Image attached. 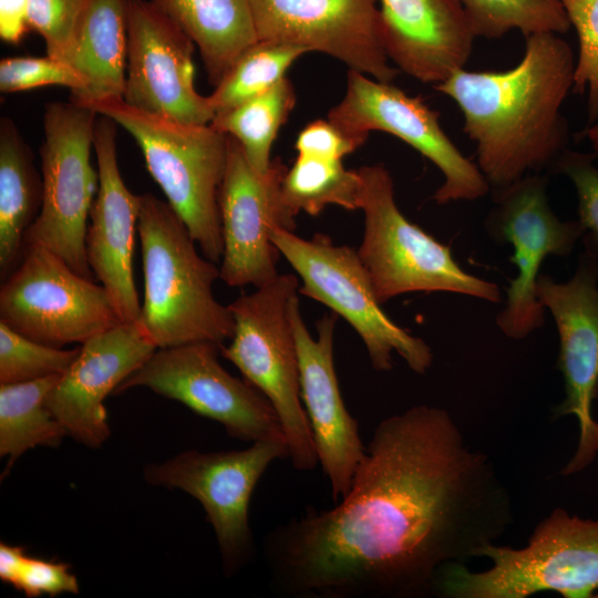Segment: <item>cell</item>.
Segmentation results:
<instances>
[{
    "instance_id": "6da1fadb",
    "label": "cell",
    "mask_w": 598,
    "mask_h": 598,
    "mask_svg": "<svg viewBox=\"0 0 598 598\" xmlns=\"http://www.w3.org/2000/svg\"><path fill=\"white\" fill-rule=\"evenodd\" d=\"M507 487L451 414L414 405L374 429L347 495L274 527L271 587L292 598L433 594L446 564L478 558L513 524Z\"/></svg>"
},
{
    "instance_id": "7a4b0ae2",
    "label": "cell",
    "mask_w": 598,
    "mask_h": 598,
    "mask_svg": "<svg viewBox=\"0 0 598 598\" xmlns=\"http://www.w3.org/2000/svg\"><path fill=\"white\" fill-rule=\"evenodd\" d=\"M525 53L502 72L461 69L434 89L462 111L463 131L476 145L477 166L491 189L529 173L550 172L567 150L561 113L573 92L576 59L556 33L525 37Z\"/></svg>"
},
{
    "instance_id": "3957f363",
    "label": "cell",
    "mask_w": 598,
    "mask_h": 598,
    "mask_svg": "<svg viewBox=\"0 0 598 598\" xmlns=\"http://www.w3.org/2000/svg\"><path fill=\"white\" fill-rule=\"evenodd\" d=\"M137 234L144 277L138 322L157 349L230 340L233 313L213 292L220 269L198 252L172 206L152 194L141 195Z\"/></svg>"
},
{
    "instance_id": "277c9868",
    "label": "cell",
    "mask_w": 598,
    "mask_h": 598,
    "mask_svg": "<svg viewBox=\"0 0 598 598\" xmlns=\"http://www.w3.org/2000/svg\"><path fill=\"white\" fill-rule=\"evenodd\" d=\"M486 570L450 563L437 571L433 594L446 598H526L555 591L588 598L598 590V520L555 508L535 527L526 546L491 544L480 553Z\"/></svg>"
},
{
    "instance_id": "5b68a950",
    "label": "cell",
    "mask_w": 598,
    "mask_h": 598,
    "mask_svg": "<svg viewBox=\"0 0 598 598\" xmlns=\"http://www.w3.org/2000/svg\"><path fill=\"white\" fill-rule=\"evenodd\" d=\"M84 106L112 118L133 136L151 176L203 255L219 262L224 245L218 193L227 165V135L210 124H183L142 112L123 99Z\"/></svg>"
},
{
    "instance_id": "8992f818",
    "label": "cell",
    "mask_w": 598,
    "mask_h": 598,
    "mask_svg": "<svg viewBox=\"0 0 598 598\" xmlns=\"http://www.w3.org/2000/svg\"><path fill=\"white\" fill-rule=\"evenodd\" d=\"M293 274L244 293L228 305L234 332L220 354L274 406L296 471L309 472L319 464L311 429L301 400L299 359L290 318V305L299 293Z\"/></svg>"
},
{
    "instance_id": "52a82bcc",
    "label": "cell",
    "mask_w": 598,
    "mask_h": 598,
    "mask_svg": "<svg viewBox=\"0 0 598 598\" xmlns=\"http://www.w3.org/2000/svg\"><path fill=\"white\" fill-rule=\"evenodd\" d=\"M359 173L364 234L357 251L381 303L409 292H452L502 301L496 283L464 270L447 245L402 214L393 179L383 165L363 166Z\"/></svg>"
},
{
    "instance_id": "ba28073f",
    "label": "cell",
    "mask_w": 598,
    "mask_h": 598,
    "mask_svg": "<svg viewBox=\"0 0 598 598\" xmlns=\"http://www.w3.org/2000/svg\"><path fill=\"white\" fill-rule=\"evenodd\" d=\"M271 240L299 276V293L329 307L346 319L361 338L371 365L391 371L392 354L424 374L433 362L429 344L396 324L381 308L358 251L337 245L323 234L305 239L292 230L275 228Z\"/></svg>"
},
{
    "instance_id": "9c48e42d",
    "label": "cell",
    "mask_w": 598,
    "mask_h": 598,
    "mask_svg": "<svg viewBox=\"0 0 598 598\" xmlns=\"http://www.w3.org/2000/svg\"><path fill=\"white\" fill-rule=\"evenodd\" d=\"M96 115L72 101L47 104L40 148L42 205L24 237V247H45L89 279L93 275L85 237L99 189V172L91 164Z\"/></svg>"
},
{
    "instance_id": "30bf717a",
    "label": "cell",
    "mask_w": 598,
    "mask_h": 598,
    "mask_svg": "<svg viewBox=\"0 0 598 598\" xmlns=\"http://www.w3.org/2000/svg\"><path fill=\"white\" fill-rule=\"evenodd\" d=\"M0 321L38 342L83 343L123 322L103 285L42 246H25L0 288Z\"/></svg>"
},
{
    "instance_id": "8fae6325",
    "label": "cell",
    "mask_w": 598,
    "mask_h": 598,
    "mask_svg": "<svg viewBox=\"0 0 598 598\" xmlns=\"http://www.w3.org/2000/svg\"><path fill=\"white\" fill-rule=\"evenodd\" d=\"M547 186V174L529 173L506 187L492 189L494 205L484 220L492 240L513 247L509 260L518 274L509 282L496 323L514 340L527 338L545 323V307L536 295L543 261L549 256H569L584 235L578 220L564 221L556 216Z\"/></svg>"
},
{
    "instance_id": "7c38bea8",
    "label": "cell",
    "mask_w": 598,
    "mask_h": 598,
    "mask_svg": "<svg viewBox=\"0 0 598 598\" xmlns=\"http://www.w3.org/2000/svg\"><path fill=\"white\" fill-rule=\"evenodd\" d=\"M288 457L286 440H262L240 451L189 450L144 470L155 486L178 488L196 498L210 523L226 576L231 577L252 558L255 544L249 526L251 495L268 466Z\"/></svg>"
},
{
    "instance_id": "4fadbf2b",
    "label": "cell",
    "mask_w": 598,
    "mask_h": 598,
    "mask_svg": "<svg viewBox=\"0 0 598 598\" xmlns=\"http://www.w3.org/2000/svg\"><path fill=\"white\" fill-rule=\"evenodd\" d=\"M221 346L196 341L157 349L114 393L144 386L220 423L235 439L251 443L286 440L267 398L223 368L218 361Z\"/></svg>"
},
{
    "instance_id": "5bb4252c",
    "label": "cell",
    "mask_w": 598,
    "mask_h": 598,
    "mask_svg": "<svg viewBox=\"0 0 598 598\" xmlns=\"http://www.w3.org/2000/svg\"><path fill=\"white\" fill-rule=\"evenodd\" d=\"M440 113L422 97L410 96L391 82H381L350 70L341 102L328 120L350 134L382 131L402 140L430 159L444 181L433 199L439 205L474 202L491 186L477 164L466 157L443 131Z\"/></svg>"
},
{
    "instance_id": "9a60e30c",
    "label": "cell",
    "mask_w": 598,
    "mask_h": 598,
    "mask_svg": "<svg viewBox=\"0 0 598 598\" xmlns=\"http://www.w3.org/2000/svg\"><path fill=\"white\" fill-rule=\"evenodd\" d=\"M228 157L218 193L224 251L220 279L230 287H260L277 271L279 251L271 240L275 228L292 230L296 215L287 205L282 182L288 171L280 157L257 173L239 142L227 135Z\"/></svg>"
},
{
    "instance_id": "2e32d148",
    "label": "cell",
    "mask_w": 598,
    "mask_h": 598,
    "mask_svg": "<svg viewBox=\"0 0 598 598\" xmlns=\"http://www.w3.org/2000/svg\"><path fill=\"white\" fill-rule=\"evenodd\" d=\"M195 43L152 1L128 0L124 102L183 124H210L215 112L194 83Z\"/></svg>"
},
{
    "instance_id": "e0dca14e",
    "label": "cell",
    "mask_w": 598,
    "mask_h": 598,
    "mask_svg": "<svg viewBox=\"0 0 598 598\" xmlns=\"http://www.w3.org/2000/svg\"><path fill=\"white\" fill-rule=\"evenodd\" d=\"M536 295L551 313L559 337L557 368L565 398L555 408V416L574 415L579 424L578 446L561 471L570 475L596 457L591 404L598 384V261L582 252L575 274L565 282L539 274Z\"/></svg>"
},
{
    "instance_id": "ac0fdd59",
    "label": "cell",
    "mask_w": 598,
    "mask_h": 598,
    "mask_svg": "<svg viewBox=\"0 0 598 598\" xmlns=\"http://www.w3.org/2000/svg\"><path fill=\"white\" fill-rule=\"evenodd\" d=\"M258 40L296 44L338 59L350 70L392 82L379 0H249Z\"/></svg>"
},
{
    "instance_id": "d6986e66",
    "label": "cell",
    "mask_w": 598,
    "mask_h": 598,
    "mask_svg": "<svg viewBox=\"0 0 598 598\" xmlns=\"http://www.w3.org/2000/svg\"><path fill=\"white\" fill-rule=\"evenodd\" d=\"M296 338L301 400L322 472L336 503L350 489L365 456L358 421L343 402L334 368L333 342L338 315L324 313L317 321V338L309 332L296 296L290 305Z\"/></svg>"
},
{
    "instance_id": "ffe728a7",
    "label": "cell",
    "mask_w": 598,
    "mask_h": 598,
    "mask_svg": "<svg viewBox=\"0 0 598 598\" xmlns=\"http://www.w3.org/2000/svg\"><path fill=\"white\" fill-rule=\"evenodd\" d=\"M47 399L68 435L90 447L110 436L104 400L157 350L138 321L121 322L86 340Z\"/></svg>"
},
{
    "instance_id": "44dd1931",
    "label": "cell",
    "mask_w": 598,
    "mask_h": 598,
    "mask_svg": "<svg viewBox=\"0 0 598 598\" xmlns=\"http://www.w3.org/2000/svg\"><path fill=\"white\" fill-rule=\"evenodd\" d=\"M116 124L105 115L96 118L93 150L99 189L90 210L85 245L91 270L107 290L121 320L136 322L141 303L133 275V254L141 195L132 193L121 175Z\"/></svg>"
},
{
    "instance_id": "7402d4cb",
    "label": "cell",
    "mask_w": 598,
    "mask_h": 598,
    "mask_svg": "<svg viewBox=\"0 0 598 598\" xmlns=\"http://www.w3.org/2000/svg\"><path fill=\"white\" fill-rule=\"evenodd\" d=\"M385 53L399 70L436 85L470 60L476 38L461 0H379Z\"/></svg>"
},
{
    "instance_id": "603a6c76",
    "label": "cell",
    "mask_w": 598,
    "mask_h": 598,
    "mask_svg": "<svg viewBox=\"0 0 598 598\" xmlns=\"http://www.w3.org/2000/svg\"><path fill=\"white\" fill-rule=\"evenodd\" d=\"M128 0H85L72 37L59 60L83 80L71 101L89 104L123 99L127 60Z\"/></svg>"
},
{
    "instance_id": "cb8c5ba5",
    "label": "cell",
    "mask_w": 598,
    "mask_h": 598,
    "mask_svg": "<svg viewBox=\"0 0 598 598\" xmlns=\"http://www.w3.org/2000/svg\"><path fill=\"white\" fill-rule=\"evenodd\" d=\"M151 1L192 39L215 86L258 41L249 0Z\"/></svg>"
},
{
    "instance_id": "d4e9b609",
    "label": "cell",
    "mask_w": 598,
    "mask_h": 598,
    "mask_svg": "<svg viewBox=\"0 0 598 598\" xmlns=\"http://www.w3.org/2000/svg\"><path fill=\"white\" fill-rule=\"evenodd\" d=\"M42 177L31 148L9 117L0 121V271L4 279L19 265L24 237L42 205Z\"/></svg>"
},
{
    "instance_id": "484cf974",
    "label": "cell",
    "mask_w": 598,
    "mask_h": 598,
    "mask_svg": "<svg viewBox=\"0 0 598 598\" xmlns=\"http://www.w3.org/2000/svg\"><path fill=\"white\" fill-rule=\"evenodd\" d=\"M61 375L0 384V455L6 471L29 448L58 446L68 435L47 405Z\"/></svg>"
},
{
    "instance_id": "4316f807",
    "label": "cell",
    "mask_w": 598,
    "mask_h": 598,
    "mask_svg": "<svg viewBox=\"0 0 598 598\" xmlns=\"http://www.w3.org/2000/svg\"><path fill=\"white\" fill-rule=\"evenodd\" d=\"M296 104L291 82L283 78L272 89L214 116L210 125L235 137L251 167L259 174L268 171L270 152L277 134Z\"/></svg>"
},
{
    "instance_id": "83f0119b",
    "label": "cell",
    "mask_w": 598,
    "mask_h": 598,
    "mask_svg": "<svg viewBox=\"0 0 598 598\" xmlns=\"http://www.w3.org/2000/svg\"><path fill=\"white\" fill-rule=\"evenodd\" d=\"M361 187L359 169H347L342 161L300 154L282 182L285 200L296 216L300 212L316 216L328 205L360 209Z\"/></svg>"
},
{
    "instance_id": "f1b7e54d",
    "label": "cell",
    "mask_w": 598,
    "mask_h": 598,
    "mask_svg": "<svg viewBox=\"0 0 598 598\" xmlns=\"http://www.w3.org/2000/svg\"><path fill=\"white\" fill-rule=\"evenodd\" d=\"M306 52L300 45L258 40L234 62L208 96L215 115L272 89Z\"/></svg>"
},
{
    "instance_id": "f546056e",
    "label": "cell",
    "mask_w": 598,
    "mask_h": 598,
    "mask_svg": "<svg viewBox=\"0 0 598 598\" xmlns=\"http://www.w3.org/2000/svg\"><path fill=\"white\" fill-rule=\"evenodd\" d=\"M476 37L501 39L511 30L566 33L571 24L559 0H461Z\"/></svg>"
},
{
    "instance_id": "4dcf8cb0",
    "label": "cell",
    "mask_w": 598,
    "mask_h": 598,
    "mask_svg": "<svg viewBox=\"0 0 598 598\" xmlns=\"http://www.w3.org/2000/svg\"><path fill=\"white\" fill-rule=\"evenodd\" d=\"M81 348L63 350L32 340L0 321V383L62 375Z\"/></svg>"
},
{
    "instance_id": "1f68e13d",
    "label": "cell",
    "mask_w": 598,
    "mask_h": 598,
    "mask_svg": "<svg viewBox=\"0 0 598 598\" xmlns=\"http://www.w3.org/2000/svg\"><path fill=\"white\" fill-rule=\"evenodd\" d=\"M559 1L579 40L573 93L587 92L588 117L594 123L598 120V0Z\"/></svg>"
},
{
    "instance_id": "d6a6232c",
    "label": "cell",
    "mask_w": 598,
    "mask_h": 598,
    "mask_svg": "<svg viewBox=\"0 0 598 598\" xmlns=\"http://www.w3.org/2000/svg\"><path fill=\"white\" fill-rule=\"evenodd\" d=\"M597 153H580L566 150L550 173L570 179L578 197V221L584 230V252L598 261V167Z\"/></svg>"
},
{
    "instance_id": "836d02e7",
    "label": "cell",
    "mask_w": 598,
    "mask_h": 598,
    "mask_svg": "<svg viewBox=\"0 0 598 598\" xmlns=\"http://www.w3.org/2000/svg\"><path fill=\"white\" fill-rule=\"evenodd\" d=\"M45 85H62L71 90V97L84 90L81 76L65 62L47 55L14 56L0 61V91L14 93Z\"/></svg>"
},
{
    "instance_id": "e575fe53",
    "label": "cell",
    "mask_w": 598,
    "mask_h": 598,
    "mask_svg": "<svg viewBox=\"0 0 598 598\" xmlns=\"http://www.w3.org/2000/svg\"><path fill=\"white\" fill-rule=\"evenodd\" d=\"M85 0H28V25L45 41L47 54L59 59L68 45Z\"/></svg>"
},
{
    "instance_id": "d590c367",
    "label": "cell",
    "mask_w": 598,
    "mask_h": 598,
    "mask_svg": "<svg viewBox=\"0 0 598 598\" xmlns=\"http://www.w3.org/2000/svg\"><path fill=\"white\" fill-rule=\"evenodd\" d=\"M13 587L29 598L78 594L80 590L69 565L29 556Z\"/></svg>"
},
{
    "instance_id": "8d00e7d4",
    "label": "cell",
    "mask_w": 598,
    "mask_h": 598,
    "mask_svg": "<svg viewBox=\"0 0 598 598\" xmlns=\"http://www.w3.org/2000/svg\"><path fill=\"white\" fill-rule=\"evenodd\" d=\"M367 138L364 134L347 133L329 120H317L299 133L295 147L300 155L342 161L362 146Z\"/></svg>"
},
{
    "instance_id": "74e56055",
    "label": "cell",
    "mask_w": 598,
    "mask_h": 598,
    "mask_svg": "<svg viewBox=\"0 0 598 598\" xmlns=\"http://www.w3.org/2000/svg\"><path fill=\"white\" fill-rule=\"evenodd\" d=\"M28 25V0H0V38L17 44L25 34Z\"/></svg>"
},
{
    "instance_id": "f35d334b",
    "label": "cell",
    "mask_w": 598,
    "mask_h": 598,
    "mask_svg": "<svg viewBox=\"0 0 598 598\" xmlns=\"http://www.w3.org/2000/svg\"><path fill=\"white\" fill-rule=\"evenodd\" d=\"M28 555L21 546L0 544V579L13 586L22 570Z\"/></svg>"
},
{
    "instance_id": "ab89813d",
    "label": "cell",
    "mask_w": 598,
    "mask_h": 598,
    "mask_svg": "<svg viewBox=\"0 0 598 598\" xmlns=\"http://www.w3.org/2000/svg\"><path fill=\"white\" fill-rule=\"evenodd\" d=\"M584 135L589 141L595 153L598 154V120L591 126L587 127Z\"/></svg>"
},
{
    "instance_id": "60d3db41",
    "label": "cell",
    "mask_w": 598,
    "mask_h": 598,
    "mask_svg": "<svg viewBox=\"0 0 598 598\" xmlns=\"http://www.w3.org/2000/svg\"><path fill=\"white\" fill-rule=\"evenodd\" d=\"M594 448H595V455L597 458V463H598V422L595 423V429H594Z\"/></svg>"
},
{
    "instance_id": "b9f144b4",
    "label": "cell",
    "mask_w": 598,
    "mask_h": 598,
    "mask_svg": "<svg viewBox=\"0 0 598 598\" xmlns=\"http://www.w3.org/2000/svg\"><path fill=\"white\" fill-rule=\"evenodd\" d=\"M595 399H598V384H597L596 392H595Z\"/></svg>"
}]
</instances>
